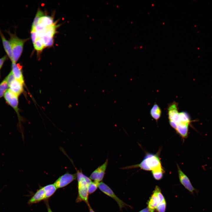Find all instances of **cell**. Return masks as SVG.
Wrapping results in <instances>:
<instances>
[{
    "mask_svg": "<svg viewBox=\"0 0 212 212\" xmlns=\"http://www.w3.org/2000/svg\"><path fill=\"white\" fill-rule=\"evenodd\" d=\"M43 188L45 193V198H47L51 196L57 189L54 184L47 185Z\"/></svg>",
    "mask_w": 212,
    "mask_h": 212,
    "instance_id": "cell-18",
    "label": "cell"
},
{
    "mask_svg": "<svg viewBox=\"0 0 212 212\" xmlns=\"http://www.w3.org/2000/svg\"><path fill=\"white\" fill-rule=\"evenodd\" d=\"M15 79L24 84V77L22 71V66L19 64L12 62L11 71Z\"/></svg>",
    "mask_w": 212,
    "mask_h": 212,
    "instance_id": "cell-10",
    "label": "cell"
},
{
    "mask_svg": "<svg viewBox=\"0 0 212 212\" xmlns=\"http://www.w3.org/2000/svg\"><path fill=\"white\" fill-rule=\"evenodd\" d=\"M44 14L43 12L40 9H38L33 21L31 28H35L37 25L38 22L40 18L44 16Z\"/></svg>",
    "mask_w": 212,
    "mask_h": 212,
    "instance_id": "cell-22",
    "label": "cell"
},
{
    "mask_svg": "<svg viewBox=\"0 0 212 212\" xmlns=\"http://www.w3.org/2000/svg\"><path fill=\"white\" fill-rule=\"evenodd\" d=\"M76 178V173L72 174L67 173L59 177L54 184L57 188H62L67 186Z\"/></svg>",
    "mask_w": 212,
    "mask_h": 212,
    "instance_id": "cell-8",
    "label": "cell"
},
{
    "mask_svg": "<svg viewBox=\"0 0 212 212\" xmlns=\"http://www.w3.org/2000/svg\"><path fill=\"white\" fill-rule=\"evenodd\" d=\"M77 180L78 194L76 202L84 201L88 207L90 206L88 201V186L92 181L91 180L84 174L82 170H77Z\"/></svg>",
    "mask_w": 212,
    "mask_h": 212,
    "instance_id": "cell-1",
    "label": "cell"
},
{
    "mask_svg": "<svg viewBox=\"0 0 212 212\" xmlns=\"http://www.w3.org/2000/svg\"></svg>",
    "mask_w": 212,
    "mask_h": 212,
    "instance_id": "cell-31",
    "label": "cell"
},
{
    "mask_svg": "<svg viewBox=\"0 0 212 212\" xmlns=\"http://www.w3.org/2000/svg\"><path fill=\"white\" fill-rule=\"evenodd\" d=\"M178 103L175 101L170 103L168 105V115L170 126L175 130L179 122V112Z\"/></svg>",
    "mask_w": 212,
    "mask_h": 212,
    "instance_id": "cell-4",
    "label": "cell"
},
{
    "mask_svg": "<svg viewBox=\"0 0 212 212\" xmlns=\"http://www.w3.org/2000/svg\"><path fill=\"white\" fill-rule=\"evenodd\" d=\"M35 49L37 52H41L45 47V46L41 38H38L33 43Z\"/></svg>",
    "mask_w": 212,
    "mask_h": 212,
    "instance_id": "cell-20",
    "label": "cell"
},
{
    "mask_svg": "<svg viewBox=\"0 0 212 212\" xmlns=\"http://www.w3.org/2000/svg\"><path fill=\"white\" fill-rule=\"evenodd\" d=\"M9 89V85L4 79L0 83V98L4 96L6 92Z\"/></svg>",
    "mask_w": 212,
    "mask_h": 212,
    "instance_id": "cell-21",
    "label": "cell"
},
{
    "mask_svg": "<svg viewBox=\"0 0 212 212\" xmlns=\"http://www.w3.org/2000/svg\"><path fill=\"white\" fill-rule=\"evenodd\" d=\"M162 167L160 159L157 154L147 153L143 160L139 164L121 168L127 169L137 168L146 171H152Z\"/></svg>",
    "mask_w": 212,
    "mask_h": 212,
    "instance_id": "cell-2",
    "label": "cell"
},
{
    "mask_svg": "<svg viewBox=\"0 0 212 212\" xmlns=\"http://www.w3.org/2000/svg\"><path fill=\"white\" fill-rule=\"evenodd\" d=\"M99 183L94 181H91L88 186V191L89 194L94 193L98 188Z\"/></svg>",
    "mask_w": 212,
    "mask_h": 212,
    "instance_id": "cell-23",
    "label": "cell"
},
{
    "mask_svg": "<svg viewBox=\"0 0 212 212\" xmlns=\"http://www.w3.org/2000/svg\"><path fill=\"white\" fill-rule=\"evenodd\" d=\"M98 188L102 192L111 197L116 201L120 210H122L123 208H125L126 207H131L117 197L112 189L105 183L102 182L99 183Z\"/></svg>",
    "mask_w": 212,
    "mask_h": 212,
    "instance_id": "cell-5",
    "label": "cell"
},
{
    "mask_svg": "<svg viewBox=\"0 0 212 212\" xmlns=\"http://www.w3.org/2000/svg\"><path fill=\"white\" fill-rule=\"evenodd\" d=\"M160 203L156 192L154 190L147 203L149 212H155L157 206Z\"/></svg>",
    "mask_w": 212,
    "mask_h": 212,
    "instance_id": "cell-12",
    "label": "cell"
},
{
    "mask_svg": "<svg viewBox=\"0 0 212 212\" xmlns=\"http://www.w3.org/2000/svg\"><path fill=\"white\" fill-rule=\"evenodd\" d=\"M54 23L53 19L52 17L44 16L40 18L37 24L43 27H46Z\"/></svg>",
    "mask_w": 212,
    "mask_h": 212,
    "instance_id": "cell-16",
    "label": "cell"
},
{
    "mask_svg": "<svg viewBox=\"0 0 212 212\" xmlns=\"http://www.w3.org/2000/svg\"><path fill=\"white\" fill-rule=\"evenodd\" d=\"M178 177L181 184L184 188L192 193L195 191L188 177L183 172L177 165Z\"/></svg>",
    "mask_w": 212,
    "mask_h": 212,
    "instance_id": "cell-9",
    "label": "cell"
},
{
    "mask_svg": "<svg viewBox=\"0 0 212 212\" xmlns=\"http://www.w3.org/2000/svg\"><path fill=\"white\" fill-rule=\"evenodd\" d=\"M5 79L6 81L9 85L13 80L15 79L11 71Z\"/></svg>",
    "mask_w": 212,
    "mask_h": 212,
    "instance_id": "cell-26",
    "label": "cell"
},
{
    "mask_svg": "<svg viewBox=\"0 0 212 212\" xmlns=\"http://www.w3.org/2000/svg\"><path fill=\"white\" fill-rule=\"evenodd\" d=\"M4 96L7 104L11 106L16 113L19 121L21 120V118L19 114L18 108V96L9 90L6 92Z\"/></svg>",
    "mask_w": 212,
    "mask_h": 212,
    "instance_id": "cell-6",
    "label": "cell"
},
{
    "mask_svg": "<svg viewBox=\"0 0 212 212\" xmlns=\"http://www.w3.org/2000/svg\"><path fill=\"white\" fill-rule=\"evenodd\" d=\"M161 113V110L160 107L156 103H155L150 111L152 117L157 121L160 117Z\"/></svg>",
    "mask_w": 212,
    "mask_h": 212,
    "instance_id": "cell-17",
    "label": "cell"
},
{
    "mask_svg": "<svg viewBox=\"0 0 212 212\" xmlns=\"http://www.w3.org/2000/svg\"><path fill=\"white\" fill-rule=\"evenodd\" d=\"M139 212H149L148 208L147 207L141 210Z\"/></svg>",
    "mask_w": 212,
    "mask_h": 212,
    "instance_id": "cell-28",
    "label": "cell"
},
{
    "mask_svg": "<svg viewBox=\"0 0 212 212\" xmlns=\"http://www.w3.org/2000/svg\"><path fill=\"white\" fill-rule=\"evenodd\" d=\"M108 163L107 159L101 165L97 167L91 174L89 178L94 181L99 183L103 180Z\"/></svg>",
    "mask_w": 212,
    "mask_h": 212,
    "instance_id": "cell-7",
    "label": "cell"
},
{
    "mask_svg": "<svg viewBox=\"0 0 212 212\" xmlns=\"http://www.w3.org/2000/svg\"><path fill=\"white\" fill-rule=\"evenodd\" d=\"M89 212H95L91 208L90 206L89 207Z\"/></svg>",
    "mask_w": 212,
    "mask_h": 212,
    "instance_id": "cell-29",
    "label": "cell"
},
{
    "mask_svg": "<svg viewBox=\"0 0 212 212\" xmlns=\"http://www.w3.org/2000/svg\"><path fill=\"white\" fill-rule=\"evenodd\" d=\"M31 38L33 43L38 38L37 32L35 31V28L31 29Z\"/></svg>",
    "mask_w": 212,
    "mask_h": 212,
    "instance_id": "cell-25",
    "label": "cell"
},
{
    "mask_svg": "<svg viewBox=\"0 0 212 212\" xmlns=\"http://www.w3.org/2000/svg\"><path fill=\"white\" fill-rule=\"evenodd\" d=\"M190 124L184 123H179L175 130L183 138H186L188 134V127Z\"/></svg>",
    "mask_w": 212,
    "mask_h": 212,
    "instance_id": "cell-14",
    "label": "cell"
},
{
    "mask_svg": "<svg viewBox=\"0 0 212 212\" xmlns=\"http://www.w3.org/2000/svg\"><path fill=\"white\" fill-rule=\"evenodd\" d=\"M9 58L6 54L0 58V69L2 67L5 62Z\"/></svg>",
    "mask_w": 212,
    "mask_h": 212,
    "instance_id": "cell-27",
    "label": "cell"
},
{
    "mask_svg": "<svg viewBox=\"0 0 212 212\" xmlns=\"http://www.w3.org/2000/svg\"><path fill=\"white\" fill-rule=\"evenodd\" d=\"M166 206V203L165 201L160 203L156 208L157 212H165Z\"/></svg>",
    "mask_w": 212,
    "mask_h": 212,
    "instance_id": "cell-24",
    "label": "cell"
},
{
    "mask_svg": "<svg viewBox=\"0 0 212 212\" xmlns=\"http://www.w3.org/2000/svg\"><path fill=\"white\" fill-rule=\"evenodd\" d=\"M154 178L157 180H159L163 177L165 171L162 167L156 169L151 171Z\"/></svg>",
    "mask_w": 212,
    "mask_h": 212,
    "instance_id": "cell-19",
    "label": "cell"
},
{
    "mask_svg": "<svg viewBox=\"0 0 212 212\" xmlns=\"http://www.w3.org/2000/svg\"><path fill=\"white\" fill-rule=\"evenodd\" d=\"M5 32L10 37L9 41L12 52L11 62L16 63L21 55L25 43L29 39H20L17 37L15 32L13 34L9 30H6Z\"/></svg>",
    "mask_w": 212,
    "mask_h": 212,
    "instance_id": "cell-3",
    "label": "cell"
},
{
    "mask_svg": "<svg viewBox=\"0 0 212 212\" xmlns=\"http://www.w3.org/2000/svg\"><path fill=\"white\" fill-rule=\"evenodd\" d=\"M47 210L48 212H52L49 206L48 205Z\"/></svg>",
    "mask_w": 212,
    "mask_h": 212,
    "instance_id": "cell-30",
    "label": "cell"
},
{
    "mask_svg": "<svg viewBox=\"0 0 212 212\" xmlns=\"http://www.w3.org/2000/svg\"><path fill=\"white\" fill-rule=\"evenodd\" d=\"M0 36L1 37L3 48L6 53V55L9 58L11 61L12 59V52L9 41L6 39L2 33L0 28Z\"/></svg>",
    "mask_w": 212,
    "mask_h": 212,
    "instance_id": "cell-13",
    "label": "cell"
},
{
    "mask_svg": "<svg viewBox=\"0 0 212 212\" xmlns=\"http://www.w3.org/2000/svg\"><path fill=\"white\" fill-rule=\"evenodd\" d=\"M24 84L15 79L9 85L8 90L18 97L24 91Z\"/></svg>",
    "mask_w": 212,
    "mask_h": 212,
    "instance_id": "cell-11",
    "label": "cell"
},
{
    "mask_svg": "<svg viewBox=\"0 0 212 212\" xmlns=\"http://www.w3.org/2000/svg\"><path fill=\"white\" fill-rule=\"evenodd\" d=\"M45 199V193L42 188L38 190L29 200L28 203L32 204L40 201Z\"/></svg>",
    "mask_w": 212,
    "mask_h": 212,
    "instance_id": "cell-15",
    "label": "cell"
}]
</instances>
